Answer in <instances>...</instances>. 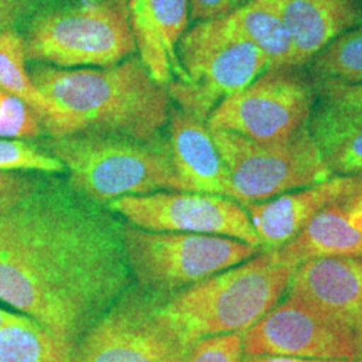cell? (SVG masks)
I'll return each mask as SVG.
<instances>
[{
    "instance_id": "obj_1",
    "label": "cell",
    "mask_w": 362,
    "mask_h": 362,
    "mask_svg": "<svg viewBox=\"0 0 362 362\" xmlns=\"http://www.w3.org/2000/svg\"><path fill=\"white\" fill-rule=\"evenodd\" d=\"M123 226L69 183L40 180L0 215V302L74 351L131 287Z\"/></svg>"
},
{
    "instance_id": "obj_10",
    "label": "cell",
    "mask_w": 362,
    "mask_h": 362,
    "mask_svg": "<svg viewBox=\"0 0 362 362\" xmlns=\"http://www.w3.org/2000/svg\"><path fill=\"white\" fill-rule=\"evenodd\" d=\"M315 101L314 81L304 67H269L245 89L221 101L206 126L253 141H282L309 126Z\"/></svg>"
},
{
    "instance_id": "obj_31",
    "label": "cell",
    "mask_w": 362,
    "mask_h": 362,
    "mask_svg": "<svg viewBox=\"0 0 362 362\" xmlns=\"http://www.w3.org/2000/svg\"><path fill=\"white\" fill-rule=\"evenodd\" d=\"M245 362H349V361L307 359V357H291V356H257V357H247Z\"/></svg>"
},
{
    "instance_id": "obj_12",
    "label": "cell",
    "mask_w": 362,
    "mask_h": 362,
    "mask_svg": "<svg viewBox=\"0 0 362 362\" xmlns=\"http://www.w3.org/2000/svg\"><path fill=\"white\" fill-rule=\"evenodd\" d=\"M356 330L287 297L242 332L243 356L352 361Z\"/></svg>"
},
{
    "instance_id": "obj_4",
    "label": "cell",
    "mask_w": 362,
    "mask_h": 362,
    "mask_svg": "<svg viewBox=\"0 0 362 362\" xmlns=\"http://www.w3.org/2000/svg\"><path fill=\"white\" fill-rule=\"evenodd\" d=\"M57 158L69 175V187L96 205L121 197L183 192L168 138L136 139L119 134H72L37 144Z\"/></svg>"
},
{
    "instance_id": "obj_26",
    "label": "cell",
    "mask_w": 362,
    "mask_h": 362,
    "mask_svg": "<svg viewBox=\"0 0 362 362\" xmlns=\"http://www.w3.org/2000/svg\"><path fill=\"white\" fill-rule=\"evenodd\" d=\"M180 362H243L242 334L197 339Z\"/></svg>"
},
{
    "instance_id": "obj_14",
    "label": "cell",
    "mask_w": 362,
    "mask_h": 362,
    "mask_svg": "<svg viewBox=\"0 0 362 362\" xmlns=\"http://www.w3.org/2000/svg\"><path fill=\"white\" fill-rule=\"evenodd\" d=\"M136 51L151 78L163 88L187 83L178 42L189 27L188 0H128Z\"/></svg>"
},
{
    "instance_id": "obj_13",
    "label": "cell",
    "mask_w": 362,
    "mask_h": 362,
    "mask_svg": "<svg viewBox=\"0 0 362 362\" xmlns=\"http://www.w3.org/2000/svg\"><path fill=\"white\" fill-rule=\"evenodd\" d=\"M287 296L351 329L362 325V257H317L293 272Z\"/></svg>"
},
{
    "instance_id": "obj_29",
    "label": "cell",
    "mask_w": 362,
    "mask_h": 362,
    "mask_svg": "<svg viewBox=\"0 0 362 362\" xmlns=\"http://www.w3.org/2000/svg\"><path fill=\"white\" fill-rule=\"evenodd\" d=\"M188 2L189 21L206 22L230 16L245 6L248 0H188Z\"/></svg>"
},
{
    "instance_id": "obj_5",
    "label": "cell",
    "mask_w": 362,
    "mask_h": 362,
    "mask_svg": "<svg viewBox=\"0 0 362 362\" xmlns=\"http://www.w3.org/2000/svg\"><path fill=\"white\" fill-rule=\"evenodd\" d=\"M27 61L62 69L110 67L134 56L128 0H66L35 11L24 34Z\"/></svg>"
},
{
    "instance_id": "obj_8",
    "label": "cell",
    "mask_w": 362,
    "mask_h": 362,
    "mask_svg": "<svg viewBox=\"0 0 362 362\" xmlns=\"http://www.w3.org/2000/svg\"><path fill=\"white\" fill-rule=\"evenodd\" d=\"M228 170L230 198L242 205L267 202L329 180L330 170L309 126L282 141H253L230 131L210 129Z\"/></svg>"
},
{
    "instance_id": "obj_20",
    "label": "cell",
    "mask_w": 362,
    "mask_h": 362,
    "mask_svg": "<svg viewBox=\"0 0 362 362\" xmlns=\"http://www.w3.org/2000/svg\"><path fill=\"white\" fill-rule=\"evenodd\" d=\"M230 16L247 39L264 52L270 67L296 66L291 35L272 0H248Z\"/></svg>"
},
{
    "instance_id": "obj_15",
    "label": "cell",
    "mask_w": 362,
    "mask_h": 362,
    "mask_svg": "<svg viewBox=\"0 0 362 362\" xmlns=\"http://www.w3.org/2000/svg\"><path fill=\"white\" fill-rule=\"evenodd\" d=\"M352 176H330L310 187L293 189L267 202L245 206L260 242V250H277L292 242L312 218L332 202L346 194Z\"/></svg>"
},
{
    "instance_id": "obj_22",
    "label": "cell",
    "mask_w": 362,
    "mask_h": 362,
    "mask_svg": "<svg viewBox=\"0 0 362 362\" xmlns=\"http://www.w3.org/2000/svg\"><path fill=\"white\" fill-rule=\"evenodd\" d=\"M0 89L30 107L40 124L47 119L49 104L30 79L24 35L16 29L0 33Z\"/></svg>"
},
{
    "instance_id": "obj_35",
    "label": "cell",
    "mask_w": 362,
    "mask_h": 362,
    "mask_svg": "<svg viewBox=\"0 0 362 362\" xmlns=\"http://www.w3.org/2000/svg\"><path fill=\"white\" fill-rule=\"evenodd\" d=\"M359 2H361V6H362V0H359Z\"/></svg>"
},
{
    "instance_id": "obj_18",
    "label": "cell",
    "mask_w": 362,
    "mask_h": 362,
    "mask_svg": "<svg viewBox=\"0 0 362 362\" xmlns=\"http://www.w3.org/2000/svg\"><path fill=\"white\" fill-rule=\"evenodd\" d=\"M342 197L320 210L280 250L298 264L317 257H362V223L344 205Z\"/></svg>"
},
{
    "instance_id": "obj_27",
    "label": "cell",
    "mask_w": 362,
    "mask_h": 362,
    "mask_svg": "<svg viewBox=\"0 0 362 362\" xmlns=\"http://www.w3.org/2000/svg\"><path fill=\"white\" fill-rule=\"evenodd\" d=\"M319 103L341 107L346 111L362 112V83L349 84L336 79L314 81Z\"/></svg>"
},
{
    "instance_id": "obj_17",
    "label": "cell",
    "mask_w": 362,
    "mask_h": 362,
    "mask_svg": "<svg viewBox=\"0 0 362 362\" xmlns=\"http://www.w3.org/2000/svg\"><path fill=\"white\" fill-rule=\"evenodd\" d=\"M282 16L293 47V62L304 67L339 35L362 24L359 0H272Z\"/></svg>"
},
{
    "instance_id": "obj_7",
    "label": "cell",
    "mask_w": 362,
    "mask_h": 362,
    "mask_svg": "<svg viewBox=\"0 0 362 362\" xmlns=\"http://www.w3.org/2000/svg\"><path fill=\"white\" fill-rule=\"evenodd\" d=\"M131 277L139 288L171 297L211 275L252 259L260 248L220 235L151 232L123 226Z\"/></svg>"
},
{
    "instance_id": "obj_16",
    "label": "cell",
    "mask_w": 362,
    "mask_h": 362,
    "mask_svg": "<svg viewBox=\"0 0 362 362\" xmlns=\"http://www.w3.org/2000/svg\"><path fill=\"white\" fill-rule=\"evenodd\" d=\"M168 143L183 192L221 194L230 198V178L223 158L206 121L171 104Z\"/></svg>"
},
{
    "instance_id": "obj_11",
    "label": "cell",
    "mask_w": 362,
    "mask_h": 362,
    "mask_svg": "<svg viewBox=\"0 0 362 362\" xmlns=\"http://www.w3.org/2000/svg\"><path fill=\"white\" fill-rule=\"evenodd\" d=\"M106 208L143 230L220 235L260 248L245 206L221 194L156 192L116 198Z\"/></svg>"
},
{
    "instance_id": "obj_24",
    "label": "cell",
    "mask_w": 362,
    "mask_h": 362,
    "mask_svg": "<svg viewBox=\"0 0 362 362\" xmlns=\"http://www.w3.org/2000/svg\"><path fill=\"white\" fill-rule=\"evenodd\" d=\"M0 170L35 171V173H64V165L45 153L37 144L22 139H0Z\"/></svg>"
},
{
    "instance_id": "obj_23",
    "label": "cell",
    "mask_w": 362,
    "mask_h": 362,
    "mask_svg": "<svg viewBox=\"0 0 362 362\" xmlns=\"http://www.w3.org/2000/svg\"><path fill=\"white\" fill-rule=\"evenodd\" d=\"M307 66L312 81L336 79L349 84L362 83V24L325 45Z\"/></svg>"
},
{
    "instance_id": "obj_21",
    "label": "cell",
    "mask_w": 362,
    "mask_h": 362,
    "mask_svg": "<svg viewBox=\"0 0 362 362\" xmlns=\"http://www.w3.org/2000/svg\"><path fill=\"white\" fill-rule=\"evenodd\" d=\"M72 349L29 317L0 325V362H69Z\"/></svg>"
},
{
    "instance_id": "obj_19",
    "label": "cell",
    "mask_w": 362,
    "mask_h": 362,
    "mask_svg": "<svg viewBox=\"0 0 362 362\" xmlns=\"http://www.w3.org/2000/svg\"><path fill=\"white\" fill-rule=\"evenodd\" d=\"M309 131L330 173L362 176V112L315 104Z\"/></svg>"
},
{
    "instance_id": "obj_33",
    "label": "cell",
    "mask_w": 362,
    "mask_h": 362,
    "mask_svg": "<svg viewBox=\"0 0 362 362\" xmlns=\"http://www.w3.org/2000/svg\"><path fill=\"white\" fill-rule=\"evenodd\" d=\"M17 312H11V310H6V309H2V307H0V325L2 324H6L7 320H11L13 315H16Z\"/></svg>"
},
{
    "instance_id": "obj_25",
    "label": "cell",
    "mask_w": 362,
    "mask_h": 362,
    "mask_svg": "<svg viewBox=\"0 0 362 362\" xmlns=\"http://www.w3.org/2000/svg\"><path fill=\"white\" fill-rule=\"evenodd\" d=\"M44 134L35 112L21 99L0 89V139H37Z\"/></svg>"
},
{
    "instance_id": "obj_9",
    "label": "cell",
    "mask_w": 362,
    "mask_h": 362,
    "mask_svg": "<svg viewBox=\"0 0 362 362\" xmlns=\"http://www.w3.org/2000/svg\"><path fill=\"white\" fill-rule=\"evenodd\" d=\"M165 298L129 287L76 344L69 362H180L189 342L163 312Z\"/></svg>"
},
{
    "instance_id": "obj_6",
    "label": "cell",
    "mask_w": 362,
    "mask_h": 362,
    "mask_svg": "<svg viewBox=\"0 0 362 362\" xmlns=\"http://www.w3.org/2000/svg\"><path fill=\"white\" fill-rule=\"evenodd\" d=\"M178 57L187 83L173 81L166 90L181 111L203 121L221 101L245 89L270 67L232 16L188 27L178 42Z\"/></svg>"
},
{
    "instance_id": "obj_34",
    "label": "cell",
    "mask_w": 362,
    "mask_h": 362,
    "mask_svg": "<svg viewBox=\"0 0 362 362\" xmlns=\"http://www.w3.org/2000/svg\"><path fill=\"white\" fill-rule=\"evenodd\" d=\"M356 188L359 189V193H362V176H356Z\"/></svg>"
},
{
    "instance_id": "obj_30",
    "label": "cell",
    "mask_w": 362,
    "mask_h": 362,
    "mask_svg": "<svg viewBox=\"0 0 362 362\" xmlns=\"http://www.w3.org/2000/svg\"><path fill=\"white\" fill-rule=\"evenodd\" d=\"M39 4L40 0H0V33L16 29L37 11Z\"/></svg>"
},
{
    "instance_id": "obj_28",
    "label": "cell",
    "mask_w": 362,
    "mask_h": 362,
    "mask_svg": "<svg viewBox=\"0 0 362 362\" xmlns=\"http://www.w3.org/2000/svg\"><path fill=\"white\" fill-rule=\"evenodd\" d=\"M39 185L37 176L27 175L25 171L0 170V215L21 205L37 189Z\"/></svg>"
},
{
    "instance_id": "obj_32",
    "label": "cell",
    "mask_w": 362,
    "mask_h": 362,
    "mask_svg": "<svg viewBox=\"0 0 362 362\" xmlns=\"http://www.w3.org/2000/svg\"><path fill=\"white\" fill-rule=\"evenodd\" d=\"M351 362H362V325L356 329L354 337V354H352Z\"/></svg>"
},
{
    "instance_id": "obj_3",
    "label": "cell",
    "mask_w": 362,
    "mask_h": 362,
    "mask_svg": "<svg viewBox=\"0 0 362 362\" xmlns=\"http://www.w3.org/2000/svg\"><path fill=\"white\" fill-rule=\"evenodd\" d=\"M298 262L277 248L166 297L163 312L183 337L242 334L282 300Z\"/></svg>"
},
{
    "instance_id": "obj_2",
    "label": "cell",
    "mask_w": 362,
    "mask_h": 362,
    "mask_svg": "<svg viewBox=\"0 0 362 362\" xmlns=\"http://www.w3.org/2000/svg\"><path fill=\"white\" fill-rule=\"evenodd\" d=\"M29 74L49 104V116L42 123L49 138L119 134L151 139L168 124V90L136 56L110 67L78 69L34 62Z\"/></svg>"
}]
</instances>
